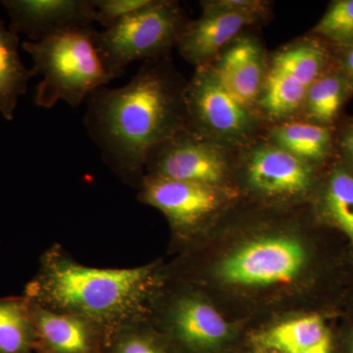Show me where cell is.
<instances>
[{
    "instance_id": "cell-21",
    "label": "cell",
    "mask_w": 353,
    "mask_h": 353,
    "mask_svg": "<svg viewBox=\"0 0 353 353\" xmlns=\"http://www.w3.org/2000/svg\"><path fill=\"white\" fill-rule=\"evenodd\" d=\"M171 348L148 319L132 323L114 334L103 353H171Z\"/></svg>"
},
{
    "instance_id": "cell-26",
    "label": "cell",
    "mask_w": 353,
    "mask_h": 353,
    "mask_svg": "<svg viewBox=\"0 0 353 353\" xmlns=\"http://www.w3.org/2000/svg\"><path fill=\"white\" fill-rule=\"evenodd\" d=\"M333 52L334 61L343 72L353 92V43L334 48Z\"/></svg>"
},
{
    "instance_id": "cell-23",
    "label": "cell",
    "mask_w": 353,
    "mask_h": 353,
    "mask_svg": "<svg viewBox=\"0 0 353 353\" xmlns=\"http://www.w3.org/2000/svg\"><path fill=\"white\" fill-rule=\"evenodd\" d=\"M152 0H92L94 22L104 28L111 27L118 21L148 6Z\"/></svg>"
},
{
    "instance_id": "cell-19",
    "label": "cell",
    "mask_w": 353,
    "mask_h": 353,
    "mask_svg": "<svg viewBox=\"0 0 353 353\" xmlns=\"http://www.w3.org/2000/svg\"><path fill=\"white\" fill-rule=\"evenodd\" d=\"M328 334L321 317L307 315L273 327L260 334L259 343L271 352L299 353L317 345Z\"/></svg>"
},
{
    "instance_id": "cell-28",
    "label": "cell",
    "mask_w": 353,
    "mask_h": 353,
    "mask_svg": "<svg viewBox=\"0 0 353 353\" xmlns=\"http://www.w3.org/2000/svg\"><path fill=\"white\" fill-rule=\"evenodd\" d=\"M263 353H278V352H271V350H267V352H264Z\"/></svg>"
},
{
    "instance_id": "cell-10",
    "label": "cell",
    "mask_w": 353,
    "mask_h": 353,
    "mask_svg": "<svg viewBox=\"0 0 353 353\" xmlns=\"http://www.w3.org/2000/svg\"><path fill=\"white\" fill-rule=\"evenodd\" d=\"M236 192L232 188L145 176L138 199L163 213L176 236L190 239L219 215Z\"/></svg>"
},
{
    "instance_id": "cell-2",
    "label": "cell",
    "mask_w": 353,
    "mask_h": 353,
    "mask_svg": "<svg viewBox=\"0 0 353 353\" xmlns=\"http://www.w3.org/2000/svg\"><path fill=\"white\" fill-rule=\"evenodd\" d=\"M162 284L157 263L97 268L77 261L57 243L41 255L25 296L44 308L92 322L108 343L128 325L150 319Z\"/></svg>"
},
{
    "instance_id": "cell-1",
    "label": "cell",
    "mask_w": 353,
    "mask_h": 353,
    "mask_svg": "<svg viewBox=\"0 0 353 353\" xmlns=\"http://www.w3.org/2000/svg\"><path fill=\"white\" fill-rule=\"evenodd\" d=\"M188 81L171 57L148 60L124 85L103 87L85 101V129L106 166L139 190L148 152L188 127Z\"/></svg>"
},
{
    "instance_id": "cell-15",
    "label": "cell",
    "mask_w": 353,
    "mask_h": 353,
    "mask_svg": "<svg viewBox=\"0 0 353 353\" xmlns=\"http://www.w3.org/2000/svg\"><path fill=\"white\" fill-rule=\"evenodd\" d=\"M334 132L336 127L292 119L267 127L263 138L297 159L319 168L336 154Z\"/></svg>"
},
{
    "instance_id": "cell-11",
    "label": "cell",
    "mask_w": 353,
    "mask_h": 353,
    "mask_svg": "<svg viewBox=\"0 0 353 353\" xmlns=\"http://www.w3.org/2000/svg\"><path fill=\"white\" fill-rule=\"evenodd\" d=\"M229 325L204 297L183 292L169 301L161 320L162 336L185 353H209L229 336Z\"/></svg>"
},
{
    "instance_id": "cell-24",
    "label": "cell",
    "mask_w": 353,
    "mask_h": 353,
    "mask_svg": "<svg viewBox=\"0 0 353 353\" xmlns=\"http://www.w3.org/2000/svg\"><path fill=\"white\" fill-rule=\"evenodd\" d=\"M201 11L229 13H252L270 16L271 3L264 0H204Z\"/></svg>"
},
{
    "instance_id": "cell-13",
    "label": "cell",
    "mask_w": 353,
    "mask_h": 353,
    "mask_svg": "<svg viewBox=\"0 0 353 353\" xmlns=\"http://www.w3.org/2000/svg\"><path fill=\"white\" fill-rule=\"evenodd\" d=\"M269 16L252 13L201 11L197 19L189 20L176 43V50L190 65L208 63L243 32L264 24Z\"/></svg>"
},
{
    "instance_id": "cell-18",
    "label": "cell",
    "mask_w": 353,
    "mask_h": 353,
    "mask_svg": "<svg viewBox=\"0 0 353 353\" xmlns=\"http://www.w3.org/2000/svg\"><path fill=\"white\" fill-rule=\"evenodd\" d=\"M336 161L320 192V208L353 245V168L340 158Z\"/></svg>"
},
{
    "instance_id": "cell-4",
    "label": "cell",
    "mask_w": 353,
    "mask_h": 353,
    "mask_svg": "<svg viewBox=\"0 0 353 353\" xmlns=\"http://www.w3.org/2000/svg\"><path fill=\"white\" fill-rule=\"evenodd\" d=\"M97 32L94 26L75 28L43 41L22 43L34 63L32 76H41L34 95L39 108L50 109L61 101L80 108L94 92L115 79L97 50Z\"/></svg>"
},
{
    "instance_id": "cell-3",
    "label": "cell",
    "mask_w": 353,
    "mask_h": 353,
    "mask_svg": "<svg viewBox=\"0 0 353 353\" xmlns=\"http://www.w3.org/2000/svg\"><path fill=\"white\" fill-rule=\"evenodd\" d=\"M268 54L248 30L208 63L194 68L185 90L190 131L234 150L262 138L267 124L260 99Z\"/></svg>"
},
{
    "instance_id": "cell-16",
    "label": "cell",
    "mask_w": 353,
    "mask_h": 353,
    "mask_svg": "<svg viewBox=\"0 0 353 353\" xmlns=\"http://www.w3.org/2000/svg\"><path fill=\"white\" fill-rule=\"evenodd\" d=\"M352 92L347 79L334 60L333 64L309 88L296 119L336 127L341 110Z\"/></svg>"
},
{
    "instance_id": "cell-22",
    "label": "cell",
    "mask_w": 353,
    "mask_h": 353,
    "mask_svg": "<svg viewBox=\"0 0 353 353\" xmlns=\"http://www.w3.org/2000/svg\"><path fill=\"white\" fill-rule=\"evenodd\" d=\"M311 34L333 48L353 43V0L332 2Z\"/></svg>"
},
{
    "instance_id": "cell-5",
    "label": "cell",
    "mask_w": 353,
    "mask_h": 353,
    "mask_svg": "<svg viewBox=\"0 0 353 353\" xmlns=\"http://www.w3.org/2000/svg\"><path fill=\"white\" fill-rule=\"evenodd\" d=\"M188 21L180 2L152 0L108 29L97 31V50L109 73L119 78L132 62L170 57Z\"/></svg>"
},
{
    "instance_id": "cell-29",
    "label": "cell",
    "mask_w": 353,
    "mask_h": 353,
    "mask_svg": "<svg viewBox=\"0 0 353 353\" xmlns=\"http://www.w3.org/2000/svg\"><path fill=\"white\" fill-rule=\"evenodd\" d=\"M352 353H353V343H352Z\"/></svg>"
},
{
    "instance_id": "cell-12",
    "label": "cell",
    "mask_w": 353,
    "mask_h": 353,
    "mask_svg": "<svg viewBox=\"0 0 353 353\" xmlns=\"http://www.w3.org/2000/svg\"><path fill=\"white\" fill-rule=\"evenodd\" d=\"M9 16V29L25 34L30 41H39L94 23L92 0H3Z\"/></svg>"
},
{
    "instance_id": "cell-17",
    "label": "cell",
    "mask_w": 353,
    "mask_h": 353,
    "mask_svg": "<svg viewBox=\"0 0 353 353\" xmlns=\"http://www.w3.org/2000/svg\"><path fill=\"white\" fill-rule=\"evenodd\" d=\"M19 43V36L0 19V115L7 121L14 119L18 101L34 77L21 60Z\"/></svg>"
},
{
    "instance_id": "cell-6",
    "label": "cell",
    "mask_w": 353,
    "mask_h": 353,
    "mask_svg": "<svg viewBox=\"0 0 353 353\" xmlns=\"http://www.w3.org/2000/svg\"><path fill=\"white\" fill-rule=\"evenodd\" d=\"M334 60L333 48L311 34L269 53L260 99L267 127L296 119L309 88Z\"/></svg>"
},
{
    "instance_id": "cell-14",
    "label": "cell",
    "mask_w": 353,
    "mask_h": 353,
    "mask_svg": "<svg viewBox=\"0 0 353 353\" xmlns=\"http://www.w3.org/2000/svg\"><path fill=\"white\" fill-rule=\"evenodd\" d=\"M29 303L36 329V353L104 352L108 339L92 322Z\"/></svg>"
},
{
    "instance_id": "cell-25",
    "label": "cell",
    "mask_w": 353,
    "mask_h": 353,
    "mask_svg": "<svg viewBox=\"0 0 353 353\" xmlns=\"http://www.w3.org/2000/svg\"><path fill=\"white\" fill-rule=\"evenodd\" d=\"M334 150L340 159L353 168V118L336 127Z\"/></svg>"
},
{
    "instance_id": "cell-9",
    "label": "cell",
    "mask_w": 353,
    "mask_h": 353,
    "mask_svg": "<svg viewBox=\"0 0 353 353\" xmlns=\"http://www.w3.org/2000/svg\"><path fill=\"white\" fill-rule=\"evenodd\" d=\"M306 261L307 253L296 236L265 234L229 253L216 267V276L234 287H274L299 277Z\"/></svg>"
},
{
    "instance_id": "cell-7",
    "label": "cell",
    "mask_w": 353,
    "mask_h": 353,
    "mask_svg": "<svg viewBox=\"0 0 353 353\" xmlns=\"http://www.w3.org/2000/svg\"><path fill=\"white\" fill-rule=\"evenodd\" d=\"M236 157L238 150L187 127L148 152L145 176L236 189Z\"/></svg>"
},
{
    "instance_id": "cell-8",
    "label": "cell",
    "mask_w": 353,
    "mask_h": 353,
    "mask_svg": "<svg viewBox=\"0 0 353 353\" xmlns=\"http://www.w3.org/2000/svg\"><path fill=\"white\" fill-rule=\"evenodd\" d=\"M317 169L262 137L238 150L234 180L267 203H294L314 190Z\"/></svg>"
},
{
    "instance_id": "cell-27",
    "label": "cell",
    "mask_w": 353,
    "mask_h": 353,
    "mask_svg": "<svg viewBox=\"0 0 353 353\" xmlns=\"http://www.w3.org/2000/svg\"><path fill=\"white\" fill-rule=\"evenodd\" d=\"M299 353H332L331 338H330L328 334L320 343H318L317 345H313V347Z\"/></svg>"
},
{
    "instance_id": "cell-20",
    "label": "cell",
    "mask_w": 353,
    "mask_h": 353,
    "mask_svg": "<svg viewBox=\"0 0 353 353\" xmlns=\"http://www.w3.org/2000/svg\"><path fill=\"white\" fill-rule=\"evenodd\" d=\"M37 352V334L29 299L0 301V353Z\"/></svg>"
}]
</instances>
